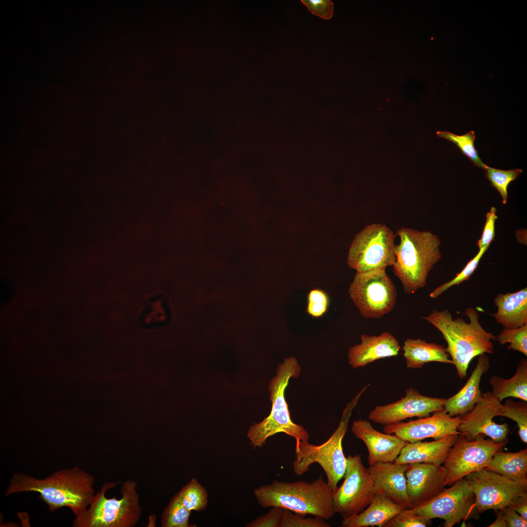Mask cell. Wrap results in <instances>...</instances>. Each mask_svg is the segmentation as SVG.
<instances>
[{"instance_id":"cell-34","label":"cell","mask_w":527,"mask_h":527,"mask_svg":"<svg viewBox=\"0 0 527 527\" xmlns=\"http://www.w3.org/2000/svg\"><path fill=\"white\" fill-rule=\"evenodd\" d=\"M501 345L509 343L507 349L519 351L527 356V324L516 328H504L496 336Z\"/></svg>"},{"instance_id":"cell-15","label":"cell","mask_w":527,"mask_h":527,"mask_svg":"<svg viewBox=\"0 0 527 527\" xmlns=\"http://www.w3.org/2000/svg\"><path fill=\"white\" fill-rule=\"evenodd\" d=\"M446 399L426 396L417 389L409 387L405 396L397 401L375 406L369 412L368 418L375 423L385 426L407 418L425 417L444 410Z\"/></svg>"},{"instance_id":"cell-31","label":"cell","mask_w":527,"mask_h":527,"mask_svg":"<svg viewBox=\"0 0 527 527\" xmlns=\"http://www.w3.org/2000/svg\"><path fill=\"white\" fill-rule=\"evenodd\" d=\"M500 416L509 418L517 424L518 434L521 440L527 443V403L523 400L514 401L507 399L503 404V411Z\"/></svg>"},{"instance_id":"cell-38","label":"cell","mask_w":527,"mask_h":527,"mask_svg":"<svg viewBox=\"0 0 527 527\" xmlns=\"http://www.w3.org/2000/svg\"><path fill=\"white\" fill-rule=\"evenodd\" d=\"M306 312L315 318L322 317L327 311L329 299L327 294L320 289L310 290L307 297Z\"/></svg>"},{"instance_id":"cell-24","label":"cell","mask_w":527,"mask_h":527,"mask_svg":"<svg viewBox=\"0 0 527 527\" xmlns=\"http://www.w3.org/2000/svg\"><path fill=\"white\" fill-rule=\"evenodd\" d=\"M403 507L384 496L376 493L368 507L361 512L343 519L342 527H383Z\"/></svg>"},{"instance_id":"cell-17","label":"cell","mask_w":527,"mask_h":527,"mask_svg":"<svg viewBox=\"0 0 527 527\" xmlns=\"http://www.w3.org/2000/svg\"><path fill=\"white\" fill-rule=\"evenodd\" d=\"M405 475L408 495L412 507L430 500L446 486L447 472L442 465L425 463L409 464Z\"/></svg>"},{"instance_id":"cell-42","label":"cell","mask_w":527,"mask_h":527,"mask_svg":"<svg viewBox=\"0 0 527 527\" xmlns=\"http://www.w3.org/2000/svg\"><path fill=\"white\" fill-rule=\"evenodd\" d=\"M508 527H527V520H525L516 511L509 507L502 509Z\"/></svg>"},{"instance_id":"cell-11","label":"cell","mask_w":527,"mask_h":527,"mask_svg":"<svg viewBox=\"0 0 527 527\" xmlns=\"http://www.w3.org/2000/svg\"><path fill=\"white\" fill-rule=\"evenodd\" d=\"M475 496L467 480L464 478L436 496L419 506L412 507L419 516L429 522L434 518L445 521L444 527H452L461 520L475 517L478 514Z\"/></svg>"},{"instance_id":"cell-9","label":"cell","mask_w":527,"mask_h":527,"mask_svg":"<svg viewBox=\"0 0 527 527\" xmlns=\"http://www.w3.org/2000/svg\"><path fill=\"white\" fill-rule=\"evenodd\" d=\"M349 297L365 318L379 319L394 308L397 289L385 269L356 273L350 284Z\"/></svg>"},{"instance_id":"cell-36","label":"cell","mask_w":527,"mask_h":527,"mask_svg":"<svg viewBox=\"0 0 527 527\" xmlns=\"http://www.w3.org/2000/svg\"><path fill=\"white\" fill-rule=\"evenodd\" d=\"M304 516L284 509L280 527H330L323 518L317 516L306 518Z\"/></svg>"},{"instance_id":"cell-39","label":"cell","mask_w":527,"mask_h":527,"mask_svg":"<svg viewBox=\"0 0 527 527\" xmlns=\"http://www.w3.org/2000/svg\"><path fill=\"white\" fill-rule=\"evenodd\" d=\"M269 512L257 518L248 524L247 527H280L284 509L272 507Z\"/></svg>"},{"instance_id":"cell-10","label":"cell","mask_w":527,"mask_h":527,"mask_svg":"<svg viewBox=\"0 0 527 527\" xmlns=\"http://www.w3.org/2000/svg\"><path fill=\"white\" fill-rule=\"evenodd\" d=\"M507 442L485 439L483 434L469 441L458 434L443 463L447 472L446 486H450L467 475L487 466L494 454Z\"/></svg>"},{"instance_id":"cell-13","label":"cell","mask_w":527,"mask_h":527,"mask_svg":"<svg viewBox=\"0 0 527 527\" xmlns=\"http://www.w3.org/2000/svg\"><path fill=\"white\" fill-rule=\"evenodd\" d=\"M465 478L474 493L478 514L489 509H502L509 506L517 497L527 493V485L485 468Z\"/></svg>"},{"instance_id":"cell-21","label":"cell","mask_w":527,"mask_h":527,"mask_svg":"<svg viewBox=\"0 0 527 527\" xmlns=\"http://www.w3.org/2000/svg\"><path fill=\"white\" fill-rule=\"evenodd\" d=\"M486 353L478 356L477 365L465 385L455 394L446 399L444 409L451 417L462 416L469 411L482 398L481 378L490 368Z\"/></svg>"},{"instance_id":"cell-33","label":"cell","mask_w":527,"mask_h":527,"mask_svg":"<svg viewBox=\"0 0 527 527\" xmlns=\"http://www.w3.org/2000/svg\"><path fill=\"white\" fill-rule=\"evenodd\" d=\"M485 170L486 177L501 194L503 203L506 204L507 200V187L512 181L519 177L522 169L504 170L487 165Z\"/></svg>"},{"instance_id":"cell-14","label":"cell","mask_w":527,"mask_h":527,"mask_svg":"<svg viewBox=\"0 0 527 527\" xmlns=\"http://www.w3.org/2000/svg\"><path fill=\"white\" fill-rule=\"evenodd\" d=\"M502 402L488 391L482 393L481 400L469 411L461 416L457 431L469 441L480 434L488 436L496 442L508 441L509 427L507 423L498 424L493 419L501 415Z\"/></svg>"},{"instance_id":"cell-3","label":"cell","mask_w":527,"mask_h":527,"mask_svg":"<svg viewBox=\"0 0 527 527\" xmlns=\"http://www.w3.org/2000/svg\"><path fill=\"white\" fill-rule=\"evenodd\" d=\"M254 494L264 508L279 507L296 514L329 520L336 513L333 491L320 475L311 482L274 481L255 489Z\"/></svg>"},{"instance_id":"cell-18","label":"cell","mask_w":527,"mask_h":527,"mask_svg":"<svg viewBox=\"0 0 527 527\" xmlns=\"http://www.w3.org/2000/svg\"><path fill=\"white\" fill-rule=\"evenodd\" d=\"M351 431L365 445L369 466L378 462L394 463L407 443L395 434L381 432L366 420L354 421Z\"/></svg>"},{"instance_id":"cell-28","label":"cell","mask_w":527,"mask_h":527,"mask_svg":"<svg viewBox=\"0 0 527 527\" xmlns=\"http://www.w3.org/2000/svg\"><path fill=\"white\" fill-rule=\"evenodd\" d=\"M167 318L165 302L160 294L147 299L140 315L141 324L146 328L160 326L165 323Z\"/></svg>"},{"instance_id":"cell-5","label":"cell","mask_w":527,"mask_h":527,"mask_svg":"<svg viewBox=\"0 0 527 527\" xmlns=\"http://www.w3.org/2000/svg\"><path fill=\"white\" fill-rule=\"evenodd\" d=\"M301 368L297 359L286 358L278 367L276 375L268 384L272 408L270 414L262 421L249 427L247 436L253 448L262 447L267 439L278 433H284L294 438L296 442H308L309 434L301 425L291 420L284 392L291 378H297Z\"/></svg>"},{"instance_id":"cell-29","label":"cell","mask_w":527,"mask_h":527,"mask_svg":"<svg viewBox=\"0 0 527 527\" xmlns=\"http://www.w3.org/2000/svg\"><path fill=\"white\" fill-rule=\"evenodd\" d=\"M183 507L190 511L204 509L207 503L205 488L193 478L176 494Z\"/></svg>"},{"instance_id":"cell-20","label":"cell","mask_w":527,"mask_h":527,"mask_svg":"<svg viewBox=\"0 0 527 527\" xmlns=\"http://www.w3.org/2000/svg\"><path fill=\"white\" fill-rule=\"evenodd\" d=\"M360 344L348 350L349 365L354 368L363 367L378 360L397 356L401 349L399 341L392 334L384 332L376 336L363 334Z\"/></svg>"},{"instance_id":"cell-27","label":"cell","mask_w":527,"mask_h":527,"mask_svg":"<svg viewBox=\"0 0 527 527\" xmlns=\"http://www.w3.org/2000/svg\"><path fill=\"white\" fill-rule=\"evenodd\" d=\"M492 394L500 401L508 397L517 398L527 402V360H520L515 373L505 379L492 375L489 380Z\"/></svg>"},{"instance_id":"cell-41","label":"cell","mask_w":527,"mask_h":527,"mask_svg":"<svg viewBox=\"0 0 527 527\" xmlns=\"http://www.w3.org/2000/svg\"><path fill=\"white\" fill-rule=\"evenodd\" d=\"M486 221L482 236L478 241L477 245L479 249L483 247L490 245L495 237V223L497 219L496 209L491 207L490 211L486 215Z\"/></svg>"},{"instance_id":"cell-22","label":"cell","mask_w":527,"mask_h":527,"mask_svg":"<svg viewBox=\"0 0 527 527\" xmlns=\"http://www.w3.org/2000/svg\"><path fill=\"white\" fill-rule=\"evenodd\" d=\"M458 434H452L431 442L407 443L394 462L396 464L425 463L440 466Z\"/></svg>"},{"instance_id":"cell-44","label":"cell","mask_w":527,"mask_h":527,"mask_svg":"<svg viewBox=\"0 0 527 527\" xmlns=\"http://www.w3.org/2000/svg\"><path fill=\"white\" fill-rule=\"evenodd\" d=\"M496 512V519L488 526L489 527H507V524L505 521L504 513L502 509L495 510Z\"/></svg>"},{"instance_id":"cell-37","label":"cell","mask_w":527,"mask_h":527,"mask_svg":"<svg viewBox=\"0 0 527 527\" xmlns=\"http://www.w3.org/2000/svg\"><path fill=\"white\" fill-rule=\"evenodd\" d=\"M428 522L416 514L412 508H404L383 527H426Z\"/></svg>"},{"instance_id":"cell-19","label":"cell","mask_w":527,"mask_h":527,"mask_svg":"<svg viewBox=\"0 0 527 527\" xmlns=\"http://www.w3.org/2000/svg\"><path fill=\"white\" fill-rule=\"evenodd\" d=\"M408 464L378 462L367 468L376 493H379L403 508H412L405 475Z\"/></svg>"},{"instance_id":"cell-2","label":"cell","mask_w":527,"mask_h":527,"mask_svg":"<svg viewBox=\"0 0 527 527\" xmlns=\"http://www.w3.org/2000/svg\"><path fill=\"white\" fill-rule=\"evenodd\" d=\"M469 318L453 319L447 309H434L428 316L423 317L443 335L447 346L446 350L451 356L457 374L461 379L467 375L468 365L475 357L484 353L493 354L496 336L486 331L481 325L478 311L470 307L464 313Z\"/></svg>"},{"instance_id":"cell-12","label":"cell","mask_w":527,"mask_h":527,"mask_svg":"<svg viewBox=\"0 0 527 527\" xmlns=\"http://www.w3.org/2000/svg\"><path fill=\"white\" fill-rule=\"evenodd\" d=\"M344 478L342 484L333 492L335 512L343 519L362 511L376 494L373 481L361 454L346 457Z\"/></svg>"},{"instance_id":"cell-35","label":"cell","mask_w":527,"mask_h":527,"mask_svg":"<svg viewBox=\"0 0 527 527\" xmlns=\"http://www.w3.org/2000/svg\"><path fill=\"white\" fill-rule=\"evenodd\" d=\"M489 245H487L479 249L477 255L470 260L464 269L451 280L435 288L429 296L433 299L439 297L443 292L454 285H458L464 281L467 280L473 273L478 264Z\"/></svg>"},{"instance_id":"cell-4","label":"cell","mask_w":527,"mask_h":527,"mask_svg":"<svg viewBox=\"0 0 527 527\" xmlns=\"http://www.w3.org/2000/svg\"><path fill=\"white\" fill-rule=\"evenodd\" d=\"M399 244L396 245L394 275L406 294L415 293L426 285L429 272L442 257L440 238L428 231L408 227L398 229Z\"/></svg>"},{"instance_id":"cell-7","label":"cell","mask_w":527,"mask_h":527,"mask_svg":"<svg viewBox=\"0 0 527 527\" xmlns=\"http://www.w3.org/2000/svg\"><path fill=\"white\" fill-rule=\"evenodd\" d=\"M117 482H105L95 494L87 509L76 516V527H133L139 521L142 509L136 481H124L121 488V497L108 498L106 492Z\"/></svg>"},{"instance_id":"cell-23","label":"cell","mask_w":527,"mask_h":527,"mask_svg":"<svg viewBox=\"0 0 527 527\" xmlns=\"http://www.w3.org/2000/svg\"><path fill=\"white\" fill-rule=\"evenodd\" d=\"M497 311L489 313L504 328H516L527 324V288L514 293L498 294L494 299Z\"/></svg>"},{"instance_id":"cell-32","label":"cell","mask_w":527,"mask_h":527,"mask_svg":"<svg viewBox=\"0 0 527 527\" xmlns=\"http://www.w3.org/2000/svg\"><path fill=\"white\" fill-rule=\"evenodd\" d=\"M191 511L186 509L174 495L165 508L161 517L162 527H191L188 522Z\"/></svg>"},{"instance_id":"cell-40","label":"cell","mask_w":527,"mask_h":527,"mask_svg":"<svg viewBox=\"0 0 527 527\" xmlns=\"http://www.w3.org/2000/svg\"><path fill=\"white\" fill-rule=\"evenodd\" d=\"M308 10L322 19L329 20L334 12V4L330 0H302Z\"/></svg>"},{"instance_id":"cell-26","label":"cell","mask_w":527,"mask_h":527,"mask_svg":"<svg viewBox=\"0 0 527 527\" xmlns=\"http://www.w3.org/2000/svg\"><path fill=\"white\" fill-rule=\"evenodd\" d=\"M485 469L527 486V449L515 453L498 451Z\"/></svg>"},{"instance_id":"cell-6","label":"cell","mask_w":527,"mask_h":527,"mask_svg":"<svg viewBox=\"0 0 527 527\" xmlns=\"http://www.w3.org/2000/svg\"><path fill=\"white\" fill-rule=\"evenodd\" d=\"M369 385L368 384L363 387L346 405L338 427L325 442L320 445L302 441L296 442L293 469L296 475H303L309 470L312 464L317 463L324 471L326 482L333 492L336 490L338 482L344 477L346 466L342 441L347 430L352 410Z\"/></svg>"},{"instance_id":"cell-43","label":"cell","mask_w":527,"mask_h":527,"mask_svg":"<svg viewBox=\"0 0 527 527\" xmlns=\"http://www.w3.org/2000/svg\"><path fill=\"white\" fill-rule=\"evenodd\" d=\"M508 507L527 520V493L517 497Z\"/></svg>"},{"instance_id":"cell-1","label":"cell","mask_w":527,"mask_h":527,"mask_svg":"<svg viewBox=\"0 0 527 527\" xmlns=\"http://www.w3.org/2000/svg\"><path fill=\"white\" fill-rule=\"evenodd\" d=\"M92 475L77 467L58 471L44 479L23 473L13 475L6 496L21 492H36L53 511L69 507L76 516L89 506L95 494Z\"/></svg>"},{"instance_id":"cell-8","label":"cell","mask_w":527,"mask_h":527,"mask_svg":"<svg viewBox=\"0 0 527 527\" xmlns=\"http://www.w3.org/2000/svg\"><path fill=\"white\" fill-rule=\"evenodd\" d=\"M395 237L385 224L367 225L352 241L347 256L348 265L358 273L392 266L396 260Z\"/></svg>"},{"instance_id":"cell-25","label":"cell","mask_w":527,"mask_h":527,"mask_svg":"<svg viewBox=\"0 0 527 527\" xmlns=\"http://www.w3.org/2000/svg\"><path fill=\"white\" fill-rule=\"evenodd\" d=\"M406 366L420 368L426 364L436 362L453 365L446 348L436 343H428L420 339H407L403 347Z\"/></svg>"},{"instance_id":"cell-16","label":"cell","mask_w":527,"mask_h":527,"mask_svg":"<svg viewBox=\"0 0 527 527\" xmlns=\"http://www.w3.org/2000/svg\"><path fill=\"white\" fill-rule=\"evenodd\" d=\"M460 420L461 416L451 417L444 409L416 420L384 426L383 430L385 433L395 434L408 443L426 438L436 440L452 434H460L457 431Z\"/></svg>"},{"instance_id":"cell-30","label":"cell","mask_w":527,"mask_h":527,"mask_svg":"<svg viewBox=\"0 0 527 527\" xmlns=\"http://www.w3.org/2000/svg\"><path fill=\"white\" fill-rule=\"evenodd\" d=\"M438 136L446 139L460 149L462 153L467 156L474 165L485 170L487 165L479 157L477 150L474 146L475 132L471 131L463 135H457L447 131H437Z\"/></svg>"}]
</instances>
